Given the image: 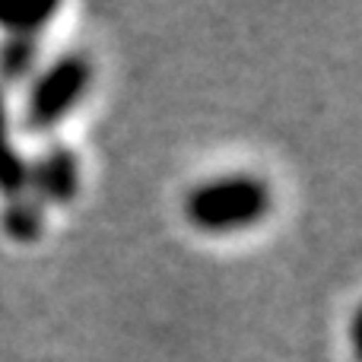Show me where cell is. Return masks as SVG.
<instances>
[{
	"instance_id": "obj_1",
	"label": "cell",
	"mask_w": 362,
	"mask_h": 362,
	"mask_svg": "<svg viewBox=\"0 0 362 362\" xmlns=\"http://www.w3.org/2000/svg\"><path fill=\"white\" fill-rule=\"evenodd\" d=\"M270 210V191L255 175H226L206 181L187 200V216L204 232H238Z\"/></svg>"
},
{
	"instance_id": "obj_2",
	"label": "cell",
	"mask_w": 362,
	"mask_h": 362,
	"mask_svg": "<svg viewBox=\"0 0 362 362\" xmlns=\"http://www.w3.org/2000/svg\"><path fill=\"white\" fill-rule=\"evenodd\" d=\"M89 76H93V70H89L86 57H76V54L61 57L48 70H42L29 89L25 127L29 131H48L57 121H64L76 108V102L86 95Z\"/></svg>"
},
{
	"instance_id": "obj_3",
	"label": "cell",
	"mask_w": 362,
	"mask_h": 362,
	"mask_svg": "<svg viewBox=\"0 0 362 362\" xmlns=\"http://www.w3.org/2000/svg\"><path fill=\"white\" fill-rule=\"evenodd\" d=\"M80 187V165L67 146H51L29 165V187L25 194L38 204H67Z\"/></svg>"
},
{
	"instance_id": "obj_5",
	"label": "cell",
	"mask_w": 362,
	"mask_h": 362,
	"mask_svg": "<svg viewBox=\"0 0 362 362\" xmlns=\"http://www.w3.org/2000/svg\"><path fill=\"white\" fill-rule=\"evenodd\" d=\"M57 13L54 4H6L0 6V25L10 35L32 38L35 32H42L48 25V19Z\"/></svg>"
},
{
	"instance_id": "obj_4",
	"label": "cell",
	"mask_w": 362,
	"mask_h": 362,
	"mask_svg": "<svg viewBox=\"0 0 362 362\" xmlns=\"http://www.w3.org/2000/svg\"><path fill=\"white\" fill-rule=\"evenodd\" d=\"M29 187V163L19 156V150L10 140V127H6V105L0 95V191L6 197H19Z\"/></svg>"
},
{
	"instance_id": "obj_6",
	"label": "cell",
	"mask_w": 362,
	"mask_h": 362,
	"mask_svg": "<svg viewBox=\"0 0 362 362\" xmlns=\"http://www.w3.org/2000/svg\"><path fill=\"white\" fill-rule=\"evenodd\" d=\"M4 229L19 242H32L42 232V204L32 194H19L6 204L4 213Z\"/></svg>"
},
{
	"instance_id": "obj_7",
	"label": "cell",
	"mask_w": 362,
	"mask_h": 362,
	"mask_svg": "<svg viewBox=\"0 0 362 362\" xmlns=\"http://www.w3.org/2000/svg\"><path fill=\"white\" fill-rule=\"evenodd\" d=\"M35 61H38L35 38L10 35V42L0 48V80H4V83H19L23 76L32 74Z\"/></svg>"
}]
</instances>
